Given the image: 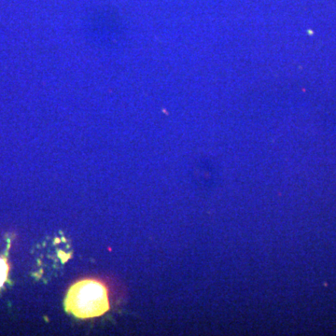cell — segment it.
Segmentation results:
<instances>
[{
  "label": "cell",
  "instance_id": "cell-1",
  "mask_svg": "<svg viewBox=\"0 0 336 336\" xmlns=\"http://www.w3.org/2000/svg\"><path fill=\"white\" fill-rule=\"evenodd\" d=\"M64 308L68 313L82 319L102 316L109 309L107 288L94 279L77 282L66 293Z\"/></svg>",
  "mask_w": 336,
  "mask_h": 336
},
{
  "label": "cell",
  "instance_id": "cell-2",
  "mask_svg": "<svg viewBox=\"0 0 336 336\" xmlns=\"http://www.w3.org/2000/svg\"><path fill=\"white\" fill-rule=\"evenodd\" d=\"M9 273V265L6 262L5 259L0 258V288H1L4 283L8 278Z\"/></svg>",
  "mask_w": 336,
  "mask_h": 336
}]
</instances>
